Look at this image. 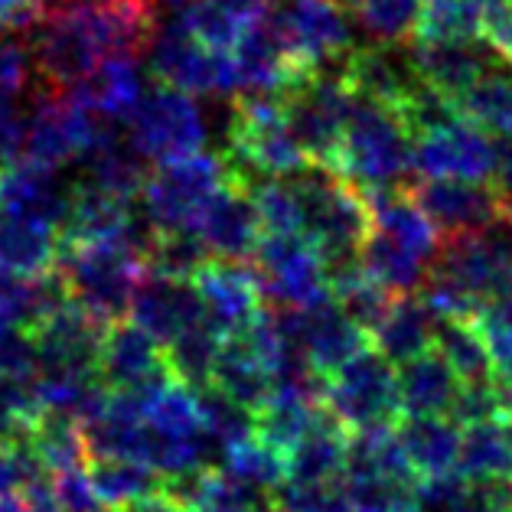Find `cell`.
<instances>
[{
	"label": "cell",
	"mask_w": 512,
	"mask_h": 512,
	"mask_svg": "<svg viewBox=\"0 0 512 512\" xmlns=\"http://www.w3.org/2000/svg\"><path fill=\"white\" fill-rule=\"evenodd\" d=\"M27 53L43 89L69 92L108 56H141L157 33V0H82L46 7Z\"/></svg>",
	"instance_id": "obj_1"
},
{
	"label": "cell",
	"mask_w": 512,
	"mask_h": 512,
	"mask_svg": "<svg viewBox=\"0 0 512 512\" xmlns=\"http://www.w3.org/2000/svg\"><path fill=\"white\" fill-rule=\"evenodd\" d=\"M418 291L434 317H473L486 301L512 294V242L496 229L441 239Z\"/></svg>",
	"instance_id": "obj_2"
},
{
	"label": "cell",
	"mask_w": 512,
	"mask_h": 512,
	"mask_svg": "<svg viewBox=\"0 0 512 512\" xmlns=\"http://www.w3.org/2000/svg\"><path fill=\"white\" fill-rule=\"evenodd\" d=\"M411 131L395 108L353 98L333 154V170L359 193L405 190L411 177Z\"/></svg>",
	"instance_id": "obj_3"
},
{
	"label": "cell",
	"mask_w": 512,
	"mask_h": 512,
	"mask_svg": "<svg viewBox=\"0 0 512 512\" xmlns=\"http://www.w3.org/2000/svg\"><path fill=\"white\" fill-rule=\"evenodd\" d=\"M287 183L301 206V235L317 248L327 271L356 261L372 229L366 196L323 164H304Z\"/></svg>",
	"instance_id": "obj_4"
},
{
	"label": "cell",
	"mask_w": 512,
	"mask_h": 512,
	"mask_svg": "<svg viewBox=\"0 0 512 512\" xmlns=\"http://www.w3.org/2000/svg\"><path fill=\"white\" fill-rule=\"evenodd\" d=\"M53 271L66 297L102 323L128 317V304L144 274V258L124 239L105 242H59Z\"/></svg>",
	"instance_id": "obj_5"
},
{
	"label": "cell",
	"mask_w": 512,
	"mask_h": 512,
	"mask_svg": "<svg viewBox=\"0 0 512 512\" xmlns=\"http://www.w3.org/2000/svg\"><path fill=\"white\" fill-rule=\"evenodd\" d=\"M222 160L235 180L255 177H291L310 160L291 137L281 115L278 92H248L239 95L229 121V147Z\"/></svg>",
	"instance_id": "obj_6"
},
{
	"label": "cell",
	"mask_w": 512,
	"mask_h": 512,
	"mask_svg": "<svg viewBox=\"0 0 512 512\" xmlns=\"http://www.w3.org/2000/svg\"><path fill=\"white\" fill-rule=\"evenodd\" d=\"M320 402L349 434L385 428L402 418L395 366L372 346L359 349L353 359H346L323 379Z\"/></svg>",
	"instance_id": "obj_7"
},
{
	"label": "cell",
	"mask_w": 512,
	"mask_h": 512,
	"mask_svg": "<svg viewBox=\"0 0 512 512\" xmlns=\"http://www.w3.org/2000/svg\"><path fill=\"white\" fill-rule=\"evenodd\" d=\"M281 115L291 137L301 147L310 164H333V154L340 147V134L353 105V95L343 85L340 72L317 69L310 76L294 79L278 92Z\"/></svg>",
	"instance_id": "obj_8"
},
{
	"label": "cell",
	"mask_w": 512,
	"mask_h": 512,
	"mask_svg": "<svg viewBox=\"0 0 512 512\" xmlns=\"http://www.w3.org/2000/svg\"><path fill=\"white\" fill-rule=\"evenodd\" d=\"M124 137L147 164H170L203 151L206 121L193 95L157 82L124 118Z\"/></svg>",
	"instance_id": "obj_9"
},
{
	"label": "cell",
	"mask_w": 512,
	"mask_h": 512,
	"mask_svg": "<svg viewBox=\"0 0 512 512\" xmlns=\"http://www.w3.org/2000/svg\"><path fill=\"white\" fill-rule=\"evenodd\" d=\"M229 177L232 170L226 160L203 151L157 164L141 186V209L157 232L193 229L203 206Z\"/></svg>",
	"instance_id": "obj_10"
},
{
	"label": "cell",
	"mask_w": 512,
	"mask_h": 512,
	"mask_svg": "<svg viewBox=\"0 0 512 512\" xmlns=\"http://www.w3.org/2000/svg\"><path fill=\"white\" fill-rule=\"evenodd\" d=\"M248 261L261 301L274 307H310L330 297L327 265L301 232H261Z\"/></svg>",
	"instance_id": "obj_11"
},
{
	"label": "cell",
	"mask_w": 512,
	"mask_h": 512,
	"mask_svg": "<svg viewBox=\"0 0 512 512\" xmlns=\"http://www.w3.org/2000/svg\"><path fill=\"white\" fill-rule=\"evenodd\" d=\"M274 27L291 53L294 66L304 72L336 66L353 49V30H349L346 4L340 0H287L274 10Z\"/></svg>",
	"instance_id": "obj_12"
},
{
	"label": "cell",
	"mask_w": 512,
	"mask_h": 512,
	"mask_svg": "<svg viewBox=\"0 0 512 512\" xmlns=\"http://www.w3.org/2000/svg\"><path fill=\"white\" fill-rule=\"evenodd\" d=\"M493 170V134L451 118L431 131L415 134L411 141V173L418 180H473L490 183Z\"/></svg>",
	"instance_id": "obj_13"
},
{
	"label": "cell",
	"mask_w": 512,
	"mask_h": 512,
	"mask_svg": "<svg viewBox=\"0 0 512 512\" xmlns=\"http://www.w3.org/2000/svg\"><path fill=\"white\" fill-rule=\"evenodd\" d=\"M108 323L72 301L49 310L27 330L36 353V376H98V346Z\"/></svg>",
	"instance_id": "obj_14"
},
{
	"label": "cell",
	"mask_w": 512,
	"mask_h": 512,
	"mask_svg": "<svg viewBox=\"0 0 512 512\" xmlns=\"http://www.w3.org/2000/svg\"><path fill=\"white\" fill-rule=\"evenodd\" d=\"M151 72L157 82L186 95H235L232 59L219 49H206L196 36L173 20L151 40Z\"/></svg>",
	"instance_id": "obj_15"
},
{
	"label": "cell",
	"mask_w": 512,
	"mask_h": 512,
	"mask_svg": "<svg viewBox=\"0 0 512 512\" xmlns=\"http://www.w3.org/2000/svg\"><path fill=\"white\" fill-rule=\"evenodd\" d=\"M274 307V304H271ZM284 323V330L291 333V340L301 349L307 369L317 379H327L333 369H340L346 359H353L359 349L372 346L369 333L356 327L333 297L310 307H274Z\"/></svg>",
	"instance_id": "obj_16"
},
{
	"label": "cell",
	"mask_w": 512,
	"mask_h": 512,
	"mask_svg": "<svg viewBox=\"0 0 512 512\" xmlns=\"http://www.w3.org/2000/svg\"><path fill=\"white\" fill-rule=\"evenodd\" d=\"M408 196L431 219L441 239L506 226L503 206L490 183L473 180H411Z\"/></svg>",
	"instance_id": "obj_17"
},
{
	"label": "cell",
	"mask_w": 512,
	"mask_h": 512,
	"mask_svg": "<svg viewBox=\"0 0 512 512\" xmlns=\"http://www.w3.org/2000/svg\"><path fill=\"white\" fill-rule=\"evenodd\" d=\"M98 382L108 392H154L157 385L170 382L164 346L131 320L108 323L98 346Z\"/></svg>",
	"instance_id": "obj_18"
},
{
	"label": "cell",
	"mask_w": 512,
	"mask_h": 512,
	"mask_svg": "<svg viewBox=\"0 0 512 512\" xmlns=\"http://www.w3.org/2000/svg\"><path fill=\"white\" fill-rule=\"evenodd\" d=\"M193 287L203 304V317L219 336H235L245 330V323L258 314L261 291L255 281L252 261H226L209 258L196 271Z\"/></svg>",
	"instance_id": "obj_19"
},
{
	"label": "cell",
	"mask_w": 512,
	"mask_h": 512,
	"mask_svg": "<svg viewBox=\"0 0 512 512\" xmlns=\"http://www.w3.org/2000/svg\"><path fill=\"white\" fill-rule=\"evenodd\" d=\"M193 232L203 239L212 258L248 261L261 239V222L245 183L229 177L199 212Z\"/></svg>",
	"instance_id": "obj_20"
},
{
	"label": "cell",
	"mask_w": 512,
	"mask_h": 512,
	"mask_svg": "<svg viewBox=\"0 0 512 512\" xmlns=\"http://www.w3.org/2000/svg\"><path fill=\"white\" fill-rule=\"evenodd\" d=\"M128 317L164 346L190 327V323L203 320V304H199L193 281H177V278H164V274L144 271L131 294Z\"/></svg>",
	"instance_id": "obj_21"
},
{
	"label": "cell",
	"mask_w": 512,
	"mask_h": 512,
	"mask_svg": "<svg viewBox=\"0 0 512 512\" xmlns=\"http://www.w3.org/2000/svg\"><path fill=\"white\" fill-rule=\"evenodd\" d=\"M408 62L421 85H428V89L441 92L454 102L470 82H477L483 72L496 66V56L483 40H415L408 43Z\"/></svg>",
	"instance_id": "obj_22"
},
{
	"label": "cell",
	"mask_w": 512,
	"mask_h": 512,
	"mask_svg": "<svg viewBox=\"0 0 512 512\" xmlns=\"http://www.w3.org/2000/svg\"><path fill=\"white\" fill-rule=\"evenodd\" d=\"M336 72H340V79L353 98H369V102L389 105L395 111L402 108L408 92L418 85L408 53L402 56L398 46H353L336 62Z\"/></svg>",
	"instance_id": "obj_23"
},
{
	"label": "cell",
	"mask_w": 512,
	"mask_h": 512,
	"mask_svg": "<svg viewBox=\"0 0 512 512\" xmlns=\"http://www.w3.org/2000/svg\"><path fill=\"white\" fill-rule=\"evenodd\" d=\"M395 385H398V408L402 418H428V415H451L460 379L447 366L444 356L434 346L424 353L411 356L395 366Z\"/></svg>",
	"instance_id": "obj_24"
},
{
	"label": "cell",
	"mask_w": 512,
	"mask_h": 512,
	"mask_svg": "<svg viewBox=\"0 0 512 512\" xmlns=\"http://www.w3.org/2000/svg\"><path fill=\"white\" fill-rule=\"evenodd\" d=\"M134 199L102 190L98 183H72L66 216L59 222V242H105L124 239L131 222Z\"/></svg>",
	"instance_id": "obj_25"
},
{
	"label": "cell",
	"mask_w": 512,
	"mask_h": 512,
	"mask_svg": "<svg viewBox=\"0 0 512 512\" xmlns=\"http://www.w3.org/2000/svg\"><path fill=\"white\" fill-rule=\"evenodd\" d=\"M69 190L59 170H40L30 164H0V212L36 219L59 229L69 206Z\"/></svg>",
	"instance_id": "obj_26"
},
{
	"label": "cell",
	"mask_w": 512,
	"mask_h": 512,
	"mask_svg": "<svg viewBox=\"0 0 512 512\" xmlns=\"http://www.w3.org/2000/svg\"><path fill=\"white\" fill-rule=\"evenodd\" d=\"M398 444L415 480H437L457 473L460 460V424L451 415L428 418H398L395 421Z\"/></svg>",
	"instance_id": "obj_27"
},
{
	"label": "cell",
	"mask_w": 512,
	"mask_h": 512,
	"mask_svg": "<svg viewBox=\"0 0 512 512\" xmlns=\"http://www.w3.org/2000/svg\"><path fill=\"white\" fill-rule=\"evenodd\" d=\"M349 431L327 408L317 411L314 424L284 457V480L294 483H336L343 480Z\"/></svg>",
	"instance_id": "obj_28"
},
{
	"label": "cell",
	"mask_w": 512,
	"mask_h": 512,
	"mask_svg": "<svg viewBox=\"0 0 512 512\" xmlns=\"http://www.w3.org/2000/svg\"><path fill=\"white\" fill-rule=\"evenodd\" d=\"M434 320H437L434 310L418 291L398 294L392 297V304L385 307L382 320L372 327L369 343L372 349H379L392 366H398V362L424 353V349L434 343Z\"/></svg>",
	"instance_id": "obj_29"
},
{
	"label": "cell",
	"mask_w": 512,
	"mask_h": 512,
	"mask_svg": "<svg viewBox=\"0 0 512 512\" xmlns=\"http://www.w3.org/2000/svg\"><path fill=\"white\" fill-rule=\"evenodd\" d=\"M144 92V76L134 56H108L89 79H82L69 89V95H76L85 108L108 121L128 118Z\"/></svg>",
	"instance_id": "obj_30"
},
{
	"label": "cell",
	"mask_w": 512,
	"mask_h": 512,
	"mask_svg": "<svg viewBox=\"0 0 512 512\" xmlns=\"http://www.w3.org/2000/svg\"><path fill=\"white\" fill-rule=\"evenodd\" d=\"M209 385L219 389L226 398H232V402H239L242 408L258 411L274 389V372L235 333V336H222Z\"/></svg>",
	"instance_id": "obj_31"
},
{
	"label": "cell",
	"mask_w": 512,
	"mask_h": 512,
	"mask_svg": "<svg viewBox=\"0 0 512 512\" xmlns=\"http://www.w3.org/2000/svg\"><path fill=\"white\" fill-rule=\"evenodd\" d=\"M85 477H89L102 512H124L157 496L160 486H164V477L154 467L121 457H92L85 464Z\"/></svg>",
	"instance_id": "obj_32"
},
{
	"label": "cell",
	"mask_w": 512,
	"mask_h": 512,
	"mask_svg": "<svg viewBox=\"0 0 512 512\" xmlns=\"http://www.w3.org/2000/svg\"><path fill=\"white\" fill-rule=\"evenodd\" d=\"M66 287L56 271L46 274H14L0 268V327L30 330L49 310L66 304Z\"/></svg>",
	"instance_id": "obj_33"
},
{
	"label": "cell",
	"mask_w": 512,
	"mask_h": 512,
	"mask_svg": "<svg viewBox=\"0 0 512 512\" xmlns=\"http://www.w3.org/2000/svg\"><path fill=\"white\" fill-rule=\"evenodd\" d=\"M457 473L467 480H512V447L503 418H483L460 424V460Z\"/></svg>",
	"instance_id": "obj_34"
},
{
	"label": "cell",
	"mask_w": 512,
	"mask_h": 512,
	"mask_svg": "<svg viewBox=\"0 0 512 512\" xmlns=\"http://www.w3.org/2000/svg\"><path fill=\"white\" fill-rule=\"evenodd\" d=\"M59 255V232L46 222L0 212V268L14 274H46Z\"/></svg>",
	"instance_id": "obj_35"
},
{
	"label": "cell",
	"mask_w": 512,
	"mask_h": 512,
	"mask_svg": "<svg viewBox=\"0 0 512 512\" xmlns=\"http://www.w3.org/2000/svg\"><path fill=\"white\" fill-rule=\"evenodd\" d=\"M431 346L444 356L447 366L454 369L460 385H480V382L496 379L490 353H486L480 333L473 330V323L467 317H437Z\"/></svg>",
	"instance_id": "obj_36"
},
{
	"label": "cell",
	"mask_w": 512,
	"mask_h": 512,
	"mask_svg": "<svg viewBox=\"0 0 512 512\" xmlns=\"http://www.w3.org/2000/svg\"><path fill=\"white\" fill-rule=\"evenodd\" d=\"M356 261L369 278H376L382 287H389L392 294L418 291L424 284V274H428V265H424L418 255H411L408 248H402L379 229H369Z\"/></svg>",
	"instance_id": "obj_37"
},
{
	"label": "cell",
	"mask_w": 512,
	"mask_h": 512,
	"mask_svg": "<svg viewBox=\"0 0 512 512\" xmlns=\"http://www.w3.org/2000/svg\"><path fill=\"white\" fill-rule=\"evenodd\" d=\"M222 336L203 320L190 323L183 333L164 343V359L170 369V379L186 385V389H206L212 379V366H216Z\"/></svg>",
	"instance_id": "obj_38"
},
{
	"label": "cell",
	"mask_w": 512,
	"mask_h": 512,
	"mask_svg": "<svg viewBox=\"0 0 512 512\" xmlns=\"http://www.w3.org/2000/svg\"><path fill=\"white\" fill-rule=\"evenodd\" d=\"M454 111L490 134L512 128V76H506L496 66L490 72H483L477 82H470L454 98Z\"/></svg>",
	"instance_id": "obj_39"
},
{
	"label": "cell",
	"mask_w": 512,
	"mask_h": 512,
	"mask_svg": "<svg viewBox=\"0 0 512 512\" xmlns=\"http://www.w3.org/2000/svg\"><path fill=\"white\" fill-rule=\"evenodd\" d=\"M27 441L49 473L79 470L89 464V447H85L82 428L76 421L53 415V411H43V415L36 418Z\"/></svg>",
	"instance_id": "obj_40"
},
{
	"label": "cell",
	"mask_w": 512,
	"mask_h": 512,
	"mask_svg": "<svg viewBox=\"0 0 512 512\" xmlns=\"http://www.w3.org/2000/svg\"><path fill=\"white\" fill-rule=\"evenodd\" d=\"M486 0H421L415 40H454L470 43L480 40V20H483Z\"/></svg>",
	"instance_id": "obj_41"
},
{
	"label": "cell",
	"mask_w": 512,
	"mask_h": 512,
	"mask_svg": "<svg viewBox=\"0 0 512 512\" xmlns=\"http://www.w3.org/2000/svg\"><path fill=\"white\" fill-rule=\"evenodd\" d=\"M209 258H212L209 248L193 229H170V232H157L151 245H147L144 271L164 274V278H177V281H193L196 271Z\"/></svg>",
	"instance_id": "obj_42"
},
{
	"label": "cell",
	"mask_w": 512,
	"mask_h": 512,
	"mask_svg": "<svg viewBox=\"0 0 512 512\" xmlns=\"http://www.w3.org/2000/svg\"><path fill=\"white\" fill-rule=\"evenodd\" d=\"M349 7L379 46H405L415 36L421 0H353Z\"/></svg>",
	"instance_id": "obj_43"
},
{
	"label": "cell",
	"mask_w": 512,
	"mask_h": 512,
	"mask_svg": "<svg viewBox=\"0 0 512 512\" xmlns=\"http://www.w3.org/2000/svg\"><path fill=\"white\" fill-rule=\"evenodd\" d=\"M196 405H199V418H203V428L212 437V444L219 447V457L226 447L248 441L255 437V411L242 408L239 402H232L219 389H196Z\"/></svg>",
	"instance_id": "obj_44"
},
{
	"label": "cell",
	"mask_w": 512,
	"mask_h": 512,
	"mask_svg": "<svg viewBox=\"0 0 512 512\" xmlns=\"http://www.w3.org/2000/svg\"><path fill=\"white\" fill-rule=\"evenodd\" d=\"M229 477H235L245 486H255L261 493H274L284 483V457L261 444L258 437H248L222 451V467Z\"/></svg>",
	"instance_id": "obj_45"
},
{
	"label": "cell",
	"mask_w": 512,
	"mask_h": 512,
	"mask_svg": "<svg viewBox=\"0 0 512 512\" xmlns=\"http://www.w3.org/2000/svg\"><path fill=\"white\" fill-rule=\"evenodd\" d=\"M252 196L261 232H301V206L287 177H255L245 180Z\"/></svg>",
	"instance_id": "obj_46"
},
{
	"label": "cell",
	"mask_w": 512,
	"mask_h": 512,
	"mask_svg": "<svg viewBox=\"0 0 512 512\" xmlns=\"http://www.w3.org/2000/svg\"><path fill=\"white\" fill-rule=\"evenodd\" d=\"M467 320L473 323V330L480 333L486 353H490L496 379H509L512 376V294L486 301L477 314Z\"/></svg>",
	"instance_id": "obj_47"
},
{
	"label": "cell",
	"mask_w": 512,
	"mask_h": 512,
	"mask_svg": "<svg viewBox=\"0 0 512 512\" xmlns=\"http://www.w3.org/2000/svg\"><path fill=\"white\" fill-rule=\"evenodd\" d=\"M33 379L0 376V444L27 441L36 418L43 415Z\"/></svg>",
	"instance_id": "obj_48"
},
{
	"label": "cell",
	"mask_w": 512,
	"mask_h": 512,
	"mask_svg": "<svg viewBox=\"0 0 512 512\" xmlns=\"http://www.w3.org/2000/svg\"><path fill=\"white\" fill-rule=\"evenodd\" d=\"M480 40L490 53L512 66V0H486L480 20Z\"/></svg>",
	"instance_id": "obj_49"
},
{
	"label": "cell",
	"mask_w": 512,
	"mask_h": 512,
	"mask_svg": "<svg viewBox=\"0 0 512 512\" xmlns=\"http://www.w3.org/2000/svg\"><path fill=\"white\" fill-rule=\"evenodd\" d=\"M0 376H17V379L36 376V353L27 330L0 327Z\"/></svg>",
	"instance_id": "obj_50"
},
{
	"label": "cell",
	"mask_w": 512,
	"mask_h": 512,
	"mask_svg": "<svg viewBox=\"0 0 512 512\" xmlns=\"http://www.w3.org/2000/svg\"><path fill=\"white\" fill-rule=\"evenodd\" d=\"M30 76V53L27 46H20L17 40L0 33V98L14 102V98L23 92Z\"/></svg>",
	"instance_id": "obj_51"
},
{
	"label": "cell",
	"mask_w": 512,
	"mask_h": 512,
	"mask_svg": "<svg viewBox=\"0 0 512 512\" xmlns=\"http://www.w3.org/2000/svg\"><path fill=\"white\" fill-rule=\"evenodd\" d=\"M53 493L62 512H102L89 486V477H85V467L53 473Z\"/></svg>",
	"instance_id": "obj_52"
},
{
	"label": "cell",
	"mask_w": 512,
	"mask_h": 512,
	"mask_svg": "<svg viewBox=\"0 0 512 512\" xmlns=\"http://www.w3.org/2000/svg\"><path fill=\"white\" fill-rule=\"evenodd\" d=\"M490 186L503 206L506 226L512 222V128L493 134V170H490Z\"/></svg>",
	"instance_id": "obj_53"
},
{
	"label": "cell",
	"mask_w": 512,
	"mask_h": 512,
	"mask_svg": "<svg viewBox=\"0 0 512 512\" xmlns=\"http://www.w3.org/2000/svg\"><path fill=\"white\" fill-rule=\"evenodd\" d=\"M46 14V0H0V33H30Z\"/></svg>",
	"instance_id": "obj_54"
},
{
	"label": "cell",
	"mask_w": 512,
	"mask_h": 512,
	"mask_svg": "<svg viewBox=\"0 0 512 512\" xmlns=\"http://www.w3.org/2000/svg\"><path fill=\"white\" fill-rule=\"evenodd\" d=\"M499 382H503V395H506V415H512V376Z\"/></svg>",
	"instance_id": "obj_55"
},
{
	"label": "cell",
	"mask_w": 512,
	"mask_h": 512,
	"mask_svg": "<svg viewBox=\"0 0 512 512\" xmlns=\"http://www.w3.org/2000/svg\"><path fill=\"white\" fill-rule=\"evenodd\" d=\"M53 4H82V0H46V7H53Z\"/></svg>",
	"instance_id": "obj_56"
},
{
	"label": "cell",
	"mask_w": 512,
	"mask_h": 512,
	"mask_svg": "<svg viewBox=\"0 0 512 512\" xmlns=\"http://www.w3.org/2000/svg\"><path fill=\"white\" fill-rule=\"evenodd\" d=\"M503 421H506V431H509V447H512V415H506Z\"/></svg>",
	"instance_id": "obj_57"
},
{
	"label": "cell",
	"mask_w": 512,
	"mask_h": 512,
	"mask_svg": "<svg viewBox=\"0 0 512 512\" xmlns=\"http://www.w3.org/2000/svg\"><path fill=\"white\" fill-rule=\"evenodd\" d=\"M170 4H173V7H186L190 0H170Z\"/></svg>",
	"instance_id": "obj_58"
},
{
	"label": "cell",
	"mask_w": 512,
	"mask_h": 512,
	"mask_svg": "<svg viewBox=\"0 0 512 512\" xmlns=\"http://www.w3.org/2000/svg\"><path fill=\"white\" fill-rule=\"evenodd\" d=\"M509 509H512V480H509Z\"/></svg>",
	"instance_id": "obj_59"
},
{
	"label": "cell",
	"mask_w": 512,
	"mask_h": 512,
	"mask_svg": "<svg viewBox=\"0 0 512 512\" xmlns=\"http://www.w3.org/2000/svg\"><path fill=\"white\" fill-rule=\"evenodd\" d=\"M509 226H512V222H509Z\"/></svg>",
	"instance_id": "obj_60"
},
{
	"label": "cell",
	"mask_w": 512,
	"mask_h": 512,
	"mask_svg": "<svg viewBox=\"0 0 512 512\" xmlns=\"http://www.w3.org/2000/svg\"><path fill=\"white\" fill-rule=\"evenodd\" d=\"M274 512H278V509H274Z\"/></svg>",
	"instance_id": "obj_61"
}]
</instances>
